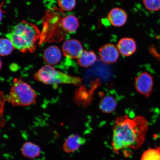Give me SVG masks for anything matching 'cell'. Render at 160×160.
I'll list each match as a JSON object with an SVG mask.
<instances>
[{"instance_id":"cell-1","label":"cell","mask_w":160,"mask_h":160,"mask_svg":"<svg viewBox=\"0 0 160 160\" xmlns=\"http://www.w3.org/2000/svg\"><path fill=\"white\" fill-rule=\"evenodd\" d=\"M148 128V122L143 116L132 119L128 115L118 117L113 129V151L129 157L132 150L138 149L143 145Z\"/></svg>"},{"instance_id":"cell-2","label":"cell","mask_w":160,"mask_h":160,"mask_svg":"<svg viewBox=\"0 0 160 160\" xmlns=\"http://www.w3.org/2000/svg\"><path fill=\"white\" fill-rule=\"evenodd\" d=\"M41 33L35 25L23 21L14 27L6 37L12 42L14 47L22 53H33Z\"/></svg>"},{"instance_id":"cell-3","label":"cell","mask_w":160,"mask_h":160,"mask_svg":"<svg viewBox=\"0 0 160 160\" xmlns=\"http://www.w3.org/2000/svg\"><path fill=\"white\" fill-rule=\"evenodd\" d=\"M37 97L34 90L19 78L14 79L9 95L6 99L13 106L25 107L35 104Z\"/></svg>"},{"instance_id":"cell-4","label":"cell","mask_w":160,"mask_h":160,"mask_svg":"<svg viewBox=\"0 0 160 160\" xmlns=\"http://www.w3.org/2000/svg\"><path fill=\"white\" fill-rule=\"evenodd\" d=\"M35 79L47 85L73 84L79 85L81 80L79 77H73L56 71L52 66H43L35 74Z\"/></svg>"},{"instance_id":"cell-5","label":"cell","mask_w":160,"mask_h":160,"mask_svg":"<svg viewBox=\"0 0 160 160\" xmlns=\"http://www.w3.org/2000/svg\"><path fill=\"white\" fill-rule=\"evenodd\" d=\"M134 85L138 93L146 98H149L153 91V77L148 72H143L135 78Z\"/></svg>"},{"instance_id":"cell-6","label":"cell","mask_w":160,"mask_h":160,"mask_svg":"<svg viewBox=\"0 0 160 160\" xmlns=\"http://www.w3.org/2000/svg\"><path fill=\"white\" fill-rule=\"evenodd\" d=\"M119 54L117 47L113 44H106L102 46L99 50L100 60L107 64H111L117 62L119 59Z\"/></svg>"},{"instance_id":"cell-7","label":"cell","mask_w":160,"mask_h":160,"mask_svg":"<svg viewBox=\"0 0 160 160\" xmlns=\"http://www.w3.org/2000/svg\"><path fill=\"white\" fill-rule=\"evenodd\" d=\"M62 49L64 55L71 59H78L83 51L81 43L75 39L67 40L63 43Z\"/></svg>"},{"instance_id":"cell-8","label":"cell","mask_w":160,"mask_h":160,"mask_svg":"<svg viewBox=\"0 0 160 160\" xmlns=\"http://www.w3.org/2000/svg\"><path fill=\"white\" fill-rule=\"evenodd\" d=\"M107 18L110 24L115 27H121L127 23L128 15L125 11L120 8H115L110 11Z\"/></svg>"},{"instance_id":"cell-9","label":"cell","mask_w":160,"mask_h":160,"mask_svg":"<svg viewBox=\"0 0 160 160\" xmlns=\"http://www.w3.org/2000/svg\"><path fill=\"white\" fill-rule=\"evenodd\" d=\"M117 47L120 54L125 57L133 55L137 49L135 40L130 37H124L120 39Z\"/></svg>"},{"instance_id":"cell-10","label":"cell","mask_w":160,"mask_h":160,"mask_svg":"<svg viewBox=\"0 0 160 160\" xmlns=\"http://www.w3.org/2000/svg\"><path fill=\"white\" fill-rule=\"evenodd\" d=\"M86 140L84 138L78 135L72 134L69 136L64 143L63 151L70 153L77 151L81 146L84 144Z\"/></svg>"},{"instance_id":"cell-11","label":"cell","mask_w":160,"mask_h":160,"mask_svg":"<svg viewBox=\"0 0 160 160\" xmlns=\"http://www.w3.org/2000/svg\"><path fill=\"white\" fill-rule=\"evenodd\" d=\"M43 57L47 65L52 66L55 65L61 61L62 58L61 51L57 47L52 46L45 50Z\"/></svg>"},{"instance_id":"cell-12","label":"cell","mask_w":160,"mask_h":160,"mask_svg":"<svg viewBox=\"0 0 160 160\" xmlns=\"http://www.w3.org/2000/svg\"><path fill=\"white\" fill-rule=\"evenodd\" d=\"M97 59V55L92 51L83 50L80 57L77 59V63L80 67L88 68L94 64Z\"/></svg>"},{"instance_id":"cell-13","label":"cell","mask_w":160,"mask_h":160,"mask_svg":"<svg viewBox=\"0 0 160 160\" xmlns=\"http://www.w3.org/2000/svg\"><path fill=\"white\" fill-rule=\"evenodd\" d=\"M61 25L66 32L74 33L79 27V20L74 15H68L62 19Z\"/></svg>"},{"instance_id":"cell-14","label":"cell","mask_w":160,"mask_h":160,"mask_svg":"<svg viewBox=\"0 0 160 160\" xmlns=\"http://www.w3.org/2000/svg\"><path fill=\"white\" fill-rule=\"evenodd\" d=\"M117 103L115 99L111 96H107L101 100L99 108L103 113H111L115 111Z\"/></svg>"},{"instance_id":"cell-15","label":"cell","mask_w":160,"mask_h":160,"mask_svg":"<svg viewBox=\"0 0 160 160\" xmlns=\"http://www.w3.org/2000/svg\"><path fill=\"white\" fill-rule=\"evenodd\" d=\"M41 151L39 146L31 142L25 143L21 148L22 154L24 157L30 159H33L39 156Z\"/></svg>"},{"instance_id":"cell-16","label":"cell","mask_w":160,"mask_h":160,"mask_svg":"<svg viewBox=\"0 0 160 160\" xmlns=\"http://www.w3.org/2000/svg\"><path fill=\"white\" fill-rule=\"evenodd\" d=\"M0 54L1 56L11 54L14 48L12 42L8 38H2L0 41Z\"/></svg>"},{"instance_id":"cell-17","label":"cell","mask_w":160,"mask_h":160,"mask_svg":"<svg viewBox=\"0 0 160 160\" xmlns=\"http://www.w3.org/2000/svg\"><path fill=\"white\" fill-rule=\"evenodd\" d=\"M140 160H160V145L146 151Z\"/></svg>"},{"instance_id":"cell-18","label":"cell","mask_w":160,"mask_h":160,"mask_svg":"<svg viewBox=\"0 0 160 160\" xmlns=\"http://www.w3.org/2000/svg\"><path fill=\"white\" fill-rule=\"evenodd\" d=\"M143 3L148 11L157 12L160 10V0H143Z\"/></svg>"},{"instance_id":"cell-19","label":"cell","mask_w":160,"mask_h":160,"mask_svg":"<svg viewBox=\"0 0 160 160\" xmlns=\"http://www.w3.org/2000/svg\"><path fill=\"white\" fill-rule=\"evenodd\" d=\"M60 8L66 11H71L75 7L76 0H58Z\"/></svg>"}]
</instances>
